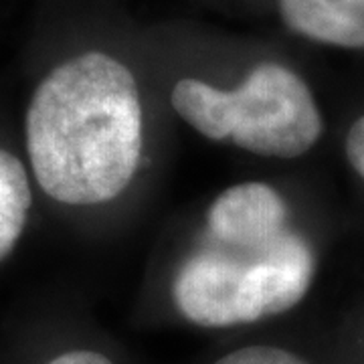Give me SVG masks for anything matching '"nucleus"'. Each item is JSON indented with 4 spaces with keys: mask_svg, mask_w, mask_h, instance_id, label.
I'll return each mask as SVG.
<instances>
[{
    "mask_svg": "<svg viewBox=\"0 0 364 364\" xmlns=\"http://www.w3.org/2000/svg\"><path fill=\"white\" fill-rule=\"evenodd\" d=\"M35 178L65 205H100L126 191L142 154V104L132 71L91 51L55 67L26 112Z\"/></svg>",
    "mask_w": 364,
    "mask_h": 364,
    "instance_id": "f257e3e1",
    "label": "nucleus"
},
{
    "mask_svg": "<svg viewBox=\"0 0 364 364\" xmlns=\"http://www.w3.org/2000/svg\"><path fill=\"white\" fill-rule=\"evenodd\" d=\"M172 107L208 140L267 158H296L320 140L324 122L310 87L291 69L261 63L233 91L198 79H181Z\"/></svg>",
    "mask_w": 364,
    "mask_h": 364,
    "instance_id": "f03ea898",
    "label": "nucleus"
},
{
    "mask_svg": "<svg viewBox=\"0 0 364 364\" xmlns=\"http://www.w3.org/2000/svg\"><path fill=\"white\" fill-rule=\"evenodd\" d=\"M308 245L287 231L275 245L249 261L217 253L188 259L174 279L172 296L196 326L229 328L291 310L312 284Z\"/></svg>",
    "mask_w": 364,
    "mask_h": 364,
    "instance_id": "7ed1b4c3",
    "label": "nucleus"
},
{
    "mask_svg": "<svg viewBox=\"0 0 364 364\" xmlns=\"http://www.w3.org/2000/svg\"><path fill=\"white\" fill-rule=\"evenodd\" d=\"M286 217V203L275 188L243 182L217 196L208 210V227L217 241L255 255L287 233Z\"/></svg>",
    "mask_w": 364,
    "mask_h": 364,
    "instance_id": "20e7f679",
    "label": "nucleus"
},
{
    "mask_svg": "<svg viewBox=\"0 0 364 364\" xmlns=\"http://www.w3.org/2000/svg\"><path fill=\"white\" fill-rule=\"evenodd\" d=\"M279 13L287 28L301 37L364 49V0H279Z\"/></svg>",
    "mask_w": 364,
    "mask_h": 364,
    "instance_id": "39448f33",
    "label": "nucleus"
},
{
    "mask_svg": "<svg viewBox=\"0 0 364 364\" xmlns=\"http://www.w3.org/2000/svg\"><path fill=\"white\" fill-rule=\"evenodd\" d=\"M31 208V184L23 162L0 150V261L6 259L23 233Z\"/></svg>",
    "mask_w": 364,
    "mask_h": 364,
    "instance_id": "423d86ee",
    "label": "nucleus"
},
{
    "mask_svg": "<svg viewBox=\"0 0 364 364\" xmlns=\"http://www.w3.org/2000/svg\"><path fill=\"white\" fill-rule=\"evenodd\" d=\"M215 364H308L296 356L294 352L275 346H247L241 350H235Z\"/></svg>",
    "mask_w": 364,
    "mask_h": 364,
    "instance_id": "0eeeda50",
    "label": "nucleus"
},
{
    "mask_svg": "<svg viewBox=\"0 0 364 364\" xmlns=\"http://www.w3.org/2000/svg\"><path fill=\"white\" fill-rule=\"evenodd\" d=\"M344 150H346V158L350 166L364 181V116L358 117L350 126V130L346 134Z\"/></svg>",
    "mask_w": 364,
    "mask_h": 364,
    "instance_id": "6e6552de",
    "label": "nucleus"
},
{
    "mask_svg": "<svg viewBox=\"0 0 364 364\" xmlns=\"http://www.w3.org/2000/svg\"><path fill=\"white\" fill-rule=\"evenodd\" d=\"M47 364H114L107 356L100 354V352L91 350H73L65 352L57 358H53L51 363Z\"/></svg>",
    "mask_w": 364,
    "mask_h": 364,
    "instance_id": "1a4fd4ad",
    "label": "nucleus"
}]
</instances>
